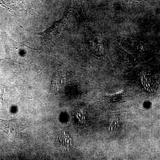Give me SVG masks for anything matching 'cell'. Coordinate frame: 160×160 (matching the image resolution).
<instances>
[{
    "mask_svg": "<svg viewBox=\"0 0 160 160\" xmlns=\"http://www.w3.org/2000/svg\"><path fill=\"white\" fill-rule=\"evenodd\" d=\"M122 92H118V93H114L112 95H109L106 96L109 101L111 102H116V101H119L122 99Z\"/></svg>",
    "mask_w": 160,
    "mask_h": 160,
    "instance_id": "cell-1",
    "label": "cell"
}]
</instances>
